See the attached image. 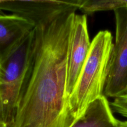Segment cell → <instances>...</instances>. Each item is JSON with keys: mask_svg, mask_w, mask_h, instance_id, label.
<instances>
[{"mask_svg": "<svg viewBox=\"0 0 127 127\" xmlns=\"http://www.w3.org/2000/svg\"><path fill=\"white\" fill-rule=\"evenodd\" d=\"M76 12L34 29L33 56L9 127H71L66 95L68 48Z\"/></svg>", "mask_w": 127, "mask_h": 127, "instance_id": "6da1fadb", "label": "cell"}, {"mask_svg": "<svg viewBox=\"0 0 127 127\" xmlns=\"http://www.w3.org/2000/svg\"><path fill=\"white\" fill-rule=\"evenodd\" d=\"M113 47V37L109 31L99 32L91 42L88 57L68 98L71 111L76 120L91 104L104 95Z\"/></svg>", "mask_w": 127, "mask_h": 127, "instance_id": "7a4b0ae2", "label": "cell"}, {"mask_svg": "<svg viewBox=\"0 0 127 127\" xmlns=\"http://www.w3.org/2000/svg\"><path fill=\"white\" fill-rule=\"evenodd\" d=\"M34 38L33 29L0 66V121L9 127L13 122L20 94L31 66Z\"/></svg>", "mask_w": 127, "mask_h": 127, "instance_id": "3957f363", "label": "cell"}, {"mask_svg": "<svg viewBox=\"0 0 127 127\" xmlns=\"http://www.w3.org/2000/svg\"><path fill=\"white\" fill-rule=\"evenodd\" d=\"M115 40L104 95L115 98L127 93V8L114 11Z\"/></svg>", "mask_w": 127, "mask_h": 127, "instance_id": "277c9868", "label": "cell"}, {"mask_svg": "<svg viewBox=\"0 0 127 127\" xmlns=\"http://www.w3.org/2000/svg\"><path fill=\"white\" fill-rule=\"evenodd\" d=\"M83 0H0V9L11 12L35 26L48 23L59 16L80 9Z\"/></svg>", "mask_w": 127, "mask_h": 127, "instance_id": "5b68a950", "label": "cell"}, {"mask_svg": "<svg viewBox=\"0 0 127 127\" xmlns=\"http://www.w3.org/2000/svg\"><path fill=\"white\" fill-rule=\"evenodd\" d=\"M91 42L86 15L75 14L69 33L68 48L66 95L69 98L88 57Z\"/></svg>", "mask_w": 127, "mask_h": 127, "instance_id": "8992f818", "label": "cell"}, {"mask_svg": "<svg viewBox=\"0 0 127 127\" xmlns=\"http://www.w3.org/2000/svg\"><path fill=\"white\" fill-rule=\"evenodd\" d=\"M35 26L15 14L0 13V66Z\"/></svg>", "mask_w": 127, "mask_h": 127, "instance_id": "52a82bcc", "label": "cell"}, {"mask_svg": "<svg viewBox=\"0 0 127 127\" xmlns=\"http://www.w3.org/2000/svg\"><path fill=\"white\" fill-rule=\"evenodd\" d=\"M120 122L114 116L107 98L102 95L91 104L71 127H118Z\"/></svg>", "mask_w": 127, "mask_h": 127, "instance_id": "ba28073f", "label": "cell"}, {"mask_svg": "<svg viewBox=\"0 0 127 127\" xmlns=\"http://www.w3.org/2000/svg\"><path fill=\"white\" fill-rule=\"evenodd\" d=\"M122 8H127V0H83L80 10L91 14L100 11H115Z\"/></svg>", "mask_w": 127, "mask_h": 127, "instance_id": "9c48e42d", "label": "cell"}, {"mask_svg": "<svg viewBox=\"0 0 127 127\" xmlns=\"http://www.w3.org/2000/svg\"><path fill=\"white\" fill-rule=\"evenodd\" d=\"M110 105L113 112L127 118V93L114 98L113 101L110 102Z\"/></svg>", "mask_w": 127, "mask_h": 127, "instance_id": "30bf717a", "label": "cell"}, {"mask_svg": "<svg viewBox=\"0 0 127 127\" xmlns=\"http://www.w3.org/2000/svg\"><path fill=\"white\" fill-rule=\"evenodd\" d=\"M118 127H127V121H121Z\"/></svg>", "mask_w": 127, "mask_h": 127, "instance_id": "8fae6325", "label": "cell"}, {"mask_svg": "<svg viewBox=\"0 0 127 127\" xmlns=\"http://www.w3.org/2000/svg\"><path fill=\"white\" fill-rule=\"evenodd\" d=\"M0 127H9L7 124H5V123L0 121Z\"/></svg>", "mask_w": 127, "mask_h": 127, "instance_id": "7c38bea8", "label": "cell"}, {"mask_svg": "<svg viewBox=\"0 0 127 127\" xmlns=\"http://www.w3.org/2000/svg\"><path fill=\"white\" fill-rule=\"evenodd\" d=\"M0 13H3V12H2L1 9H0Z\"/></svg>", "mask_w": 127, "mask_h": 127, "instance_id": "4fadbf2b", "label": "cell"}]
</instances>
